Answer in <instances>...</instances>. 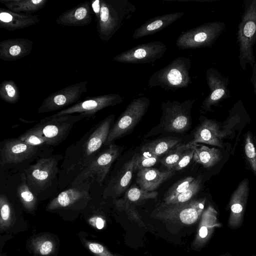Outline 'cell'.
Returning <instances> with one entry per match:
<instances>
[{"label": "cell", "mask_w": 256, "mask_h": 256, "mask_svg": "<svg viewBox=\"0 0 256 256\" xmlns=\"http://www.w3.org/2000/svg\"><path fill=\"white\" fill-rule=\"evenodd\" d=\"M88 84L87 80L83 81L54 92L43 100L37 110L38 112H52L74 104L87 92Z\"/></svg>", "instance_id": "7c38bea8"}, {"label": "cell", "mask_w": 256, "mask_h": 256, "mask_svg": "<svg viewBox=\"0 0 256 256\" xmlns=\"http://www.w3.org/2000/svg\"><path fill=\"white\" fill-rule=\"evenodd\" d=\"M0 231L7 230L12 226L14 222V212L11 204L4 194L0 196Z\"/></svg>", "instance_id": "1f68e13d"}, {"label": "cell", "mask_w": 256, "mask_h": 256, "mask_svg": "<svg viewBox=\"0 0 256 256\" xmlns=\"http://www.w3.org/2000/svg\"><path fill=\"white\" fill-rule=\"evenodd\" d=\"M236 40L241 69L246 70L248 66L252 68L256 60L254 52V46L256 42V0H246L244 2Z\"/></svg>", "instance_id": "5b68a950"}, {"label": "cell", "mask_w": 256, "mask_h": 256, "mask_svg": "<svg viewBox=\"0 0 256 256\" xmlns=\"http://www.w3.org/2000/svg\"><path fill=\"white\" fill-rule=\"evenodd\" d=\"M243 104L238 100L230 112L226 120L221 124L214 120L200 116V122L193 133L190 144L204 143L220 148L224 147V141L232 136L236 126L238 124L244 110Z\"/></svg>", "instance_id": "7a4b0ae2"}, {"label": "cell", "mask_w": 256, "mask_h": 256, "mask_svg": "<svg viewBox=\"0 0 256 256\" xmlns=\"http://www.w3.org/2000/svg\"><path fill=\"white\" fill-rule=\"evenodd\" d=\"M18 138L24 142L26 144L34 146H38L42 145H49V142L46 139L34 134L24 132L18 137Z\"/></svg>", "instance_id": "7bdbcfd3"}, {"label": "cell", "mask_w": 256, "mask_h": 256, "mask_svg": "<svg viewBox=\"0 0 256 256\" xmlns=\"http://www.w3.org/2000/svg\"><path fill=\"white\" fill-rule=\"evenodd\" d=\"M58 156L41 158L25 170L27 183L30 189L40 190L46 186L54 178L58 170Z\"/></svg>", "instance_id": "5bb4252c"}, {"label": "cell", "mask_w": 256, "mask_h": 256, "mask_svg": "<svg viewBox=\"0 0 256 256\" xmlns=\"http://www.w3.org/2000/svg\"><path fill=\"white\" fill-rule=\"evenodd\" d=\"M136 154L124 164L117 174L109 182L104 191V196L116 199L128 188L134 170Z\"/></svg>", "instance_id": "ac0fdd59"}, {"label": "cell", "mask_w": 256, "mask_h": 256, "mask_svg": "<svg viewBox=\"0 0 256 256\" xmlns=\"http://www.w3.org/2000/svg\"><path fill=\"white\" fill-rule=\"evenodd\" d=\"M38 16L10 11L0 8V26L1 28L13 31L24 28L40 22Z\"/></svg>", "instance_id": "d4e9b609"}, {"label": "cell", "mask_w": 256, "mask_h": 256, "mask_svg": "<svg viewBox=\"0 0 256 256\" xmlns=\"http://www.w3.org/2000/svg\"><path fill=\"white\" fill-rule=\"evenodd\" d=\"M188 144H178L171 148L164 154L161 160V163L168 169L172 170L180 158L184 151L188 148Z\"/></svg>", "instance_id": "d590c367"}, {"label": "cell", "mask_w": 256, "mask_h": 256, "mask_svg": "<svg viewBox=\"0 0 256 256\" xmlns=\"http://www.w3.org/2000/svg\"><path fill=\"white\" fill-rule=\"evenodd\" d=\"M166 50V45L159 41L141 44L116 55L113 60L132 64L152 63L160 59Z\"/></svg>", "instance_id": "4fadbf2b"}, {"label": "cell", "mask_w": 256, "mask_h": 256, "mask_svg": "<svg viewBox=\"0 0 256 256\" xmlns=\"http://www.w3.org/2000/svg\"><path fill=\"white\" fill-rule=\"evenodd\" d=\"M91 8L95 14L96 20H97L100 16V0H94L91 2Z\"/></svg>", "instance_id": "f6af8a7d"}, {"label": "cell", "mask_w": 256, "mask_h": 256, "mask_svg": "<svg viewBox=\"0 0 256 256\" xmlns=\"http://www.w3.org/2000/svg\"><path fill=\"white\" fill-rule=\"evenodd\" d=\"M205 198H192L184 202L165 204L161 203L152 213V216L160 220L190 225L202 216Z\"/></svg>", "instance_id": "ba28073f"}, {"label": "cell", "mask_w": 256, "mask_h": 256, "mask_svg": "<svg viewBox=\"0 0 256 256\" xmlns=\"http://www.w3.org/2000/svg\"><path fill=\"white\" fill-rule=\"evenodd\" d=\"M88 117L83 114L76 115H52L40 122L25 132L40 136L47 140L50 146H56L68 136L74 124L82 119Z\"/></svg>", "instance_id": "52a82bcc"}, {"label": "cell", "mask_w": 256, "mask_h": 256, "mask_svg": "<svg viewBox=\"0 0 256 256\" xmlns=\"http://www.w3.org/2000/svg\"><path fill=\"white\" fill-rule=\"evenodd\" d=\"M86 183H82L73 186L60 192L48 204V210H55L65 208L72 206L82 200H89L90 196L88 192V186Z\"/></svg>", "instance_id": "44dd1931"}, {"label": "cell", "mask_w": 256, "mask_h": 256, "mask_svg": "<svg viewBox=\"0 0 256 256\" xmlns=\"http://www.w3.org/2000/svg\"><path fill=\"white\" fill-rule=\"evenodd\" d=\"M18 196L24 207L28 212L34 210L37 206V199L28 186L25 174L22 175V182L17 188Z\"/></svg>", "instance_id": "f546056e"}, {"label": "cell", "mask_w": 256, "mask_h": 256, "mask_svg": "<svg viewBox=\"0 0 256 256\" xmlns=\"http://www.w3.org/2000/svg\"><path fill=\"white\" fill-rule=\"evenodd\" d=\"M113 202L118 210L124 212L131 219L143 225L140 216L136 211L134 204L124 198L114 199Z\"/></svg>", "instance_id": "ab89813d"}, {"label": "cell", "mask_w": 256, "mask_h": 256, "mask_svg": "<svg viewBox=\"0 0 256 256\" xmlns=\"http://www.w3.org/2000/svg\"><path fill=\"white\" fill-rule=\"evenodd\" d=\"M158 194V192L156 191L146 192L134 184L127 190L124 198L134 204L150 199H155L157 198Z\"/></svg>", "instance_id": "e575fe53"}, {"label": "cell", "mask_w": 256, "mask_h": 256, "mask_svg": "<svg viewBox=\"0 0 256 256\" xmlns=\"http://www.w3.org/2000/svg\"><path fill=\"white\" fill-rule=\"evenodd\" d=\"M181 141L182 140L177 137L167 136L150 141L141 148L148 150L159 156L165 154Z\"/></svg>", "instance_id": "f1b7e54d"}, {"label": "cell", "mask_w": 256, "mask_h": 256, "mask_svg": "<svg viewBox=\"0 0 256 256\" xmlns=\"http://www.w3.org/2000/svg\"><path fill=\"white\" fill-rule=\"evenodd\" d=\"M194 178L192 176H187L176 182L165 193L162 202H166L183 192L188 188Z\"/></svg>", "instance_id": "74e56055"}, {"label": "cell", "mask_w": 256, "mask_h": 256, "mask_svg": "<svg viewBox=\"0 0 256 256\" xmlns=\"http://www.w3.org/2000/svg\"><path fill=\"white\" fill-rule=\"evenodd\" d=\"M206 76L210 94L204 100L200 107L201 111L204 112L211 111L213 106L230 96L228 76L223 75L214 68H208Z\"/></svg>", "instance_id": "9a60e30c"}, {"label": "cell", "mask_w": 256, "mask_h": 256, "mask_svg": "<svg viewBox=\"0 0 256 256\" xmlns=\"http://www.w3.org/2000/svg\"><path fill=\"white\" fill-rule=\"evenodd\" d=\"M225 29L223 22L204 24L182 33L176 40V46L182 50L210 47Z\"/></svg>", "instance_id": "9c48e42d"}, {"label": "cell", "mask_w": 256, "mask_h": 256, "mask_svg": "<svg viewBox=\"0 0 256 256\" xmlns=\"http://www.w3.org/2000/svg\"><path fill=\"white\" fill-rule=\"evenodd\" d=\"M48 0H0L8 10L26 14H32L42 10Z\"/></svg>", "instance_id": "83f0119b"}, {"label": "cell", "mask_w": 256, "mask_h": 256, "mask_svg": "<svg viewBox=\"0 0 256 256\" xmlns=\"http://www.w3.org/2000/svg\"><path fill=\"white\" fill-rule=\"evenodd\" d=\"M33 42L26 38H8L0 42V59L5 61H15L29 55Z\"/></svg>", "instance_id": "ffe728a7"}, {"label": "cell", "mask_w": 256, "mask_h": 256, "mask_svg": "<svg viewBox=\"0 0 256 256\" xmlns=\"http://www.w3.org/2000/svg\"><path fill=\"white\" fill-rule=\"evenodd\" d=\"M100 2L97 31L99 38L107 42L134 16L136 7L128 0H100Z\"/></svg>", "instance_id": "277c9868"}, {"label": "cell", "mask_w": 256, "mask_h": 256, "mask_svg": "<svg viewBox=\"0 0 256 256\" xmlns=\"http://www.w3.org/2000/svg\"><path fill=\"white\" fill-rule=\"evenodd\" d=\"M136 154L134 170L150 168L156 164L158 158V156L143 148H141L140 152Z\"/></svg>", "instance_id": "8d00e7d4"}, {"label": "cell", "mask_w": 256, "mask_h": 256, "mask_svg": "<svg viewBox=\"0 0 256 256\" xmlns=\"http://www.w3.org/2000/svg\"><path fill=\"white\" fill-rule=\"evenodd\" d=\"M194 245L199 248L205 244L217 225V212L210 206L203 211Z\"/></svg>", "instance_id": "484cf974"}, {"label": "cell", "mask_w": 256, "mask_h": 256, "mask_svg": "<svg viewBox=\"0 0 256 256\" xmlns=\"http://www.w3.org/2000/svg\"><path fill=\"white\" fill-rule=\"evenodd\" d=\"M193 158L205 168H210L219 162L222 158V152L216 148L194 144Z\"/></svg>", "instance_id": "4316f807"}, {"label": "cell", "mask_w": 256, "mask_h": 256, "mask_svg": "<svg viewBox=\"0 0 256 256\" xmlns=\"http://www.w3.org/2000/svg\"><path fill=\"white\" fill-rule=\"evenodd\" d=\"M33 252L40 256H48L56 250V243L50 236L46 235L36 236L30 240Z\"/></svg>", "instance_id": "4dcf8cb0"}, {"label": "cell", "mask_w": 256, "mask_h": 256, "mask_svg": "<svg viewBox=\"0 0 256 256\" xmlns=\"http://www.w3.org/2000/svg\"><path fill=\"white\" fill-rule=\"evenodd\" d=\"M194 152V144H190L184 151L179 160L172 169L174 171L180 170L186 167L193 158Z\"/></svg>", "instance_id": "b9f144b4"}, {"label": "cell", "mask_w": 256, "mask_h": 256, "mask_svg": "<svg viewBox=\"0 0 256 256\" xmlns=\"http://www.w3.org/2000/svg\"><path fill=\"white\" fill-rule=\"evenodd\" d=\"M122 102V97L117 94L87 97L84 100L79 101L54 115L58 116L78 113L90 116L102 109L116 106Z\"/></svg>", "instance_id": "2e32d148"}, {"label": "cell", "mask_w": 256, "mask_h": 256, "mask_svg": "<svg viewBox=\"0 0 256 256\" xmlns=\"http://www.w3.org/2000/svg\"><path fill=\"white\" fill-rule=\"evenodd\" d=\"M150 104L149 98L142 96L134 98L121 114L110 128L104 146L128 134L142 120Z\"/></svg>", "instance_id": "30bf717a"}, {"label": "cell", "mask_w": 256, "mask_h": 256, "mask_svg": "<svg viewBox=\"0 0 256 256\" xmlns=\"http://www.w3.org/2000/svg\"><path fill=\"white\" fill-rule=\"evenodd\" d=\"M190 58L178 56L164 67L154 73L150 78V88L160 87L165 90H175L186 88L192 83Z\"/></svg>", "instance_id": "8992f818"}, {"label": "cell", "mask_w": 256, "mask_h": 256, "mask_svg": "<svg viewBox=\"0 0 256 256\" xmlns=\"http://www.w3.org/2000/svg\"><path fill=\"white\" fill-rule=\"evenodd\" d=\"M195 101V99H188L182 102L176 100L163 102L159 124L144 137L168 132L184 133L188 131L192 124L191 111Z\"/></svg>", "instance_id": "3957f363"}, {"label": "cell", "mask_w": 256, "mask_h": 256, "mask_svg": "<svg viewBox=\"0 0 256 256\" xmlns=\"http://www.w3.org/2000/svg\"><path fill=\"white\" fill-rule=\"evenodd\" d=\"M0 256H6V254H1Z\"/></svg>", "instance_id": "7dc6e473"}, {"label": "cell", "mask_w": 256, "mask_h": 256, "mask_svg": "<svg viewBox=\"0 0 256 256\" xmlns=\"http://www.w3.org/2000/svg\"><path fill=\"white\" fill-rule=\"evenodd\" d=\"M0 98L8 103L14 104L20 98V92L16 84L12 80L2 81L0 85Z\"/></svg>", "instance_id": "836d02e7"}, {"label": "cell", "mask_w": 256, "mask_h": 256, "mask_svg": "<svg viewBox=\"0 0 256 256\" xmlns=\"http://www.w3.org/2000/svg\"><path fill=\"white\" fill-rule=\"evenodd\" d=\"M175 172L170 169L161 172L154 168H144L138 170L136 182L139 187L144 190L155 191L162 184L174 176Z\"/></svg>", "instance_id": "cb8c5ba5"}, {"label": "cell", "mask_w": 256, "mask_h": 256, "mask_svg": "<svg viewBox=\"0 0 256 256\" xmlns=\"http://www.w3.org/2000/svg\"><path fill=\"white\" fill-rule=\"evenodd\" d=\"M83 244L94 256H121L111 252L102 244L88 240L85 238L82 240Z\"/></svg>", "instance_id": "60d3db41"}, {"label": "cell", "mask_w": 256, "mask_h": 256, "mask_svg": "<svg viewBox=\"0 0 256 256\" xmlns=\"http://www.w3.org/2000/svg\"><path fill=\"white\" fill-rule=\"evenodd\" d=\"M92 21L91 2L86 1L62 12L56 22L64 26H82L89 25Z\"/></svg>", "instance_id": "7402d4cb"}, {"label": "cell", "mask_w": 256, "mask_h": 256, "mask_svg": "<svg viewBox=\"0 0 256 256\" xmlns=\"http://www.w3.org/2000/svg\"><path fill=\"white\" fill-rule=\"evenodd\" d=\"M88 223L93 227L98 230L104 228L106 220L100 216H96L90 218L88 220Z\"/></svg>", "instance_id": "ee69618b"}, {"label": "cell", "mask_w": 256, "mask_h": 256, "mask_svg": "<svg viewBox=\"0 0 256 256\" xmlns=\"http://www.w3.org/2000/svg\"><path fill=\"white\" fill-rule=\"evenodd\" d=\"M184 14V12H174L152 18L138 28L132 38L136 40L156 34L172 24Z\"/></svg>", "instance_id": "603a6c76"}, {"label": "cell", "mask_w": 256, "mask_h": 256, "mask_svg": "<svg viewBox=\"0 0 256 256\" xmlns=\"http://www.w3.org/2000/svg\"><path fill=\"white\" fill-rule=\"evenodd\" d=\"M38 150L37 146L28 144L19 138L4 140L0 148V164H18L32 157Z\"/></svg>", "instance_id": "e0dca14e"}, {"label": "cell", "mask_w": 256, "mask_h": 256, "mask_svg": "<svg viewBox=\"0 0 256 256\" xmlns=\"http://www.w3.org/2000/svg\"><path fill=\"white\" fill-rule=\"evenodd\" d=\"M249 190L248 180L245 178L238 184L232 194L229 203L230 214L228 224L232 228L236 227L241 224Z\"/></svg>", "instance_id": "d6986e66"}, {"label": "cell", "mask_w": 256, "mask_h": 256, "mask_svg": "<svg viewBox=\"0 0 256 256\" xmlns=\"http://www.w3.org/2000/svg\"><path fill=\"white\" fill-rule=\"evenodd\" d=\"M254 94H255L256 97V90H254Z\"/></svg>", "instance_id": "c3c4849f"}, {"label": "cell", "mask_w": 256, "mask_h": 256, "mask_svg": "<svg viewBox=\"0 0 256 256\" xmlns=\"http://www.w3.org/2000/svg\"><path fill=\"white\" fill-rule=\"evenodd\" d=\"M244 151L251 170L256 176V149L250 132H248L246 135Z\"/></svg>", "instance_id": "f35d334b"}, {"label": "cell", "mask_w": 256, "mask_h": 256, "mask_svg": "<svg viewBox=\"0 0 256 256\" xmlns=\"http://www.w3.org/2000/svg\"><path fill=\"white\" fill-rule=\"evenodd\" d=\"M118 146L110 144L108 147L100 152L76 176L72 186L80 184L92 178L102 184L110 168L120 154Z\"/></svg>", "instance_id": "8fae6325"}, {"label": "cell", "mask_w": 256, "mask_h": 256, "mask_svg": "<svg viewBox=\"0 0 256 256\" xmlns=\"http://www.w3.org/2000/svg\"><path fill=\"white\" fill-rule=\"evenodd\" d=\"M252 68V70L250 81L252 84L254 90H256V60Z\"/></svg>", "instance_id": "bcb514c9"}, {"label": "cell", "mask_w": 256, "mask_h": 256, "mask_svg": "<svg viewBox=\"0 0 256 256\" xmlns=\"http://www.w3.org/2000/svg\"><path fill=\"white\" fill-rule=\"evenodd\" d=\"M114 118L113 114L108 116L66 149L62 167L67 174L80 172L100 152Z\"/></svg>", "instance_id": "6da1fadb"}, {"label": "cell", "mask_w": 256, "mask_h": 256, "mask_svg": "<svg viewBox=\"0 0 256 256\" xmlns=\"http://www.w3.org/2000/svg\"><path fill=\"white\" fill-rule=\"evenodd\" d=\"M202 177L201 176L195 178L188 188L176 196L162 203L165 204L184 202L194 198L202 188Z\"/></svg>", "instance_id": "d6a6232c"}]
</instances>
